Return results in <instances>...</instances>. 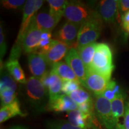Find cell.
I'll use <instances>...</instances> for the list:
<instances>
[{
    "mask_svg": "<svg viewBox=\"0 0 129 129\" xmlns=\"http://www.w3.org/2000/svg\"><path fill=\"white\" fill-rule=\"evenodd\" d=\"M63 16L67 21L80 25L93 19L100 18L95 10L79 1H68Z\"/></svg>",
    "mask_w": 129,
    "mask_h": 129,
    "instance_id": "1",
    "label": "cell"
},
{
    "mask_svg": "<svg viewBox=\"0 0 129 129\" xmlns=\"http://www.w3.org/2000/svg\"><path fill=\"white\" fill-rule=\"evenodd\" d=\"M114 69L112 53L109 46L105 43H98L92 62L88 69L111 78Z\"/></svg>",
    "mask_w": 129,
    "mask_h": 129,
    "instance_id": "2",
    "label": "cell"
},
{
    "mask_svg": "<svg viewBox=\"0 0 129 129\" xmlns=\"http://www.w3.org/2000/svg\"><path fill=\"white\" fill-rule=\"evenodd\" d=\"M102 22L100 18H97L82 24L79 30L75 48L95 43L101 34Z\"/></svg>",
    "mask_w": 129,
    "mask_h": 129,
    "instance_id": "3",
    "label": "cell"
},
{
    "mask_svg": "<svg viewBox=\"0 0 129 129\" xmlns=\"http://www.w3.org/2000/svg\"><path fill=\"white\" fill-rule=\"evenodd\" d=\"M25 95L26 99L35 106L44 105L49 98L48 90L40 79L31 77L25 84Z\"/></svg>",
    "mask_w": 129,
    "mask_h": 129,
    "instance_id": "4",
    "label": "cell"
},
{
    "mask_svg": "<svg viewBox=\"0 0 129 129\" xmlns=\"http://www.w3.org/2000/svg\"><path fill=\"white\" fill-rule=\"evenodd\" d=\"M94 114L98 121L106 129H115L117 124L113 116L111 102L103 96H95Z\"/></svg>",
    "mask_w": 129,
    "mask_h": 129,
    "instance_id": "5",
    "label": "cell"
},
{
    "mask_svg": "<svg viewBox=\"0 0 129 129\" xmlns=\"http://www.w3.org/2000/svg\"><path fill=\"white\" fill-rule=\"evenodd\" d=\"M111 81V77L88 69L84 81L81 85L91 91L95 96H100L107 88Z\"/></svg>",
    "mask_w": 129,
    "mask_h": 129,
    "instance_id": "6",
    "label": "cell"
},
{
    "mask_svg": "<svg viewBox=\"0 0 129 129\" xmlns=\"http://www.w3.org/2000/svg\"><path fill=\"white\" fill-rule=\"evenodd\" d=\"M43 1L41 0H28L26 1L23 9V18L19 30L16 44L21 46V40L24 34L28 28L32 17L37 13V11L41 7Z\"/></svg>",
    "mask_w": 129,
    "mask_h": 129,
    "instance_id": "7",
    "label": "cell"
},
{
    "mask_svg": "<svg viewBox=\"0 0 129 129\" xmlns=\"http://www.w3.org/2000/svg\"><path fill=\"white\" fill-rule=\"evenodd\" d=\"M81 26L67 21L57 30L54 37L56 40L64 43L70 48H75Z\"/></svg>",
    "mask_w": 129,
    "mask_h": 129,
    "instance_id": "8",
    "label": "cell"
},
{
    "mask_svg": "<svg viewBox=\"0 0 129 129\" xmlns=\"http://www.w3.org/2000/svg\"><path fill=\"white\" fill-rule=\"evenodd\" d=\"M43 31L38 29L35 26L32 20L28 28L26 30L22 40L21 46L22 49L26 53H29L37 52L41 40V35Z\"/></svg>",
    "mask_w": 129,
    "mask_h": 129,
    "instance_id": "9",
    "label": "cell"
},
{
    "mask_svg": "<svg viewBox=\"0 0 129 129\" xmlns=\"http://www.w3.org/2000/svg\"><path fill=\"white\" fill-rule=\"evenodd\" d=\"M119 1L103 0L99 1L95 11L102 21L108 23H114L118 16Z\"/></svg>",
    "mask_w": 129,
    "mask_h": 129,
    "instance_id": "10",
    "label": "cell"
},
{
    "mask_svg": "<svg viewBox=\"0 0 129 129\" xmlns=\"http://www.w3.org/2000/svg\"><path fill=\"white\" fill-rule=\"evenodd\" d=\"M70 48L68 45L62 42L53 39L48 49L41 54L44 56L48 63L51 67L54 63L60 62L63 58L65 57Z\"/></svg>",
    "mask_w": 129,
    "mask_h": 129,
    "instance_id": "11",
    "label": "cell"
},
{
    "mask_svg": "<svg viewBox=\"0 0 129 129\" xmlns=\"http://www.w3.org/2000/svg\"><path fill=\"white\" fill-rule=\"evenodd\" d=\"M64 60L73 70L81 84L83 83L86 77L87 69L76 48H71L64 57Z\"/></svg>",
    "mask_w": 129,
    "mask_h": 129,
    "instance_id": "12",
    "label": "cell"
},
{
    "mask_svg": "<svg viewBox=\"0 0 129 129\" xmlns=\"http://www.w3.org/2000/svg\"><path fill=\"white\" fill-rule=\"evenodd\" d=\"M28 66L33 77L41 79L47 72L48 66H50L46 59L39 53L35 52L28 54Z\"/></svg>",
    "mask_w": 129,
    "mask_h": 129,
    "instance_id": "13",
    "label": "cell"
},
{
    "mask_svg": "<svg viewBox=\"0 0 129 129\" xmlns=\"http://www.w3.org/2000/svg\"><path fill=\"white\" fill-rule=\"evenodd\" d=\"M40 80L48 90L49 101L56 99L60 95L63 94L62 92L63 80L53 71H49Z\"/></svg>",
    "mask_w": 129,
    "mask_h": 129,
    "instance_id": "14",
    "label": "cell"
},
{
    "mask_svg": "<svg viewBox=\"0 0 129 129\" xmlns=\"http://www.w3.org/2000/svg\"><path fill=\"white\" fill-rule=\"evenodd\" d=\"M60 19L61 17L53 16L50 12H40L37 13L31 20L38 29L51 32Z\"/></svg>",
    "mask_w": 129,
    "mask_h": 129,
    "instance_id": "15",
    "label": "cell"
},
{
    "mask_svg": "<svg viewBox=\"0 0 129 129\" xmlns=\"http://www.w3.org/2000/svg\"><path fill=\"white\" fill-rule=\"evenodd\" d=\"M47 108L56 112H69L78 109V105L68 95L63 94L56 99L48 101Z\"/></svg>",
    "mask_w": 129,
    "mask_h": 129,
    "instance_id": "16",
    "label": "cell"
},
{
    "mask_svg": "<svg viewBox=\"0 0 129 129\" xmlns=\"http://www.w3.org/2000/svg\"><path fill=\"white\" fill-rule=\"evenodd\" d=\"M51 67V70L55 72L63 81L78 80L71 68L66 62L60 61L54 63Z\"/></svg>",
    "mask_w": 129,
    "mask_h": 129,
    "instance_id": "17",
    "label": "cell"
},
{
    "mask_svg": "<svg viewBox=\"0 0 129 129\" xmlns=\"http://www.w3.org/2000/svg\"><path fill=\"white\" fill-rule=\"evenodd\" d=\"M6 67L13 78L21 84L26 83L25 74L19 63L18 59H9L6 63Z\"/></svg>",
    "mask_w": 129,
    "mask_h": 129,
    "instance_id": "18",
    "label": "cell"
},
{
    "mask_svg": "<svg viewBox=\"0 0 129 129\" xmlns=\"http://www.w3.org/2000/svg\"><path fill=\"white\" fill-rule=\"evenodd\" d=\"M17 115L24 116L20 109V103L17 99L12 104L3 106L0 109V122L3 123Z\"/></svg>",
    "mask_w": 129,
    "mask_h": 129,
    "instance_id": "19",
    "label": "cell"
},
{
    "mask_svg": "<svg viewBox=\"0 0 129 129\" xmlns=\"http://www.w3.org/2000/svg\"><path fill=\"white\" fill-rule=\"evenodd\" d=\"M97 44L98 43H91L87 46L76 48L79 56L84 64L87 70H88L91 66L93 56L94 55L95 51H96Z\"/></svg>",
    "mask_w": 129,
    "mask_h": 129,
    "instance_id": "20",
    "label": "cell"
},
{
    "mask_svg": "<svg viewBox=\"0 0 129 129\" xmlns=\"http://www.w3.org/2000/svg\"><path fill=\"white\" fill-rule=\"evenodd\" d=\"M124 99L123 93L121 92L111 102L112 114L117 125L119 123L120 118L124 114Z\"/></svg>",
    "mask_w": 129,
    "mask_h": 129,
    "instance_id": "21",
    "label": "cell"
},
{
    "mask_svg": "<svg viewBox=\"0 0 129 129\" xmlns=\"http://www.w3.org/2000/svg\"><path fill=\"white\" fill-rule=\"evenodd\" d=\"M50 7L49 12L53 16L61 17L63 16L64 10L68 1L66 0H48L47 1Z\"/></svg>",
    "mask_w": 129,
    "mask_h": 129,
    "instance_id": "22",
    "label": "cell"
},
{
    "mask_svg": "<svg viewBox=\"0 0 129 129\" xmlns=\"http://www.w3.org/2000/svg\"><path fill=\"white\" fill-rule=\"evenodd\" d=\"M68 95L78 105L93 99L90 93H88L87 91H86L82 87H80L78 90L69 93Z\"/></svg>",
    "mask_w": 129,
    "mask_h": 129,
    "instance_id": "23",
    "label": "cell"
},
{
    "mask_svg": "<svg viewBox=\"0 0 129 129\" xmlns=\"http://www.w3.org/2000/svg\"><path fill=\"white\" fill-rule=\"evenodd\" d=\"M17 89V84L16 81L13 78L9 73L3 74L1 78V82H0V91L9 90L15 91Z\"/></svg>",
    "mask_w": 129,
    "mask_h": 129,
    "instance_id": "24",
    "label": "cell"
},
{
    "mask_svg": "<svg viewBox=\"0 0 129 129\" xmlns=\"http://www.w3.org/2000/svg\"><path fill=\"white\" fill-rule=\"evenodd\" d=\"M121 92L122 91H121L118 85H117V84L114 81L111 80L107 88L102 95V96L111 102L115 99L117 95Z\"/></svg>",
    "mask_w": 129,
    "mask_h": 129,
    "instance_id": "25",
    "label": "cell"
},
{
    "mask_svg": "<svg viewBox=\"0 0 129 129\" xmlns=\"http://www.w3.org/2000/svg\"><path fill=\"white\" fill-rule=\"evenodd\" d=\"M81 84L78 80L72 81H63L62 84V94H69L81 87Z\"/></svg>",
    "mask_w": 129,
    "mask_h": 129,
    "instance_id": "26",
    "label": "cell"
},
{
    "mask_svg": "<svg viewBox=\"0 0 129 129\" xmlns=\"http://www.w3.org/2000/svg\"><path fill=\"white\" fill-rule=\"evenodd\" d=\"M48 129H82L72 125L69 121L64 120L52 121L48 122Z\"/></svg>",
    "mask_w": 129,
    "mask_h": 129,
    "instance_id": "27",
    "label": "cell"
},
{
    "mask_svg": "<svg viewBox=\"0 0 129 129\" xmlns=\"http://www.w3.org/2000/svg\"><path fill=\"white\" fill-rule=\"evenodd\" d=\"M25 0H3L1 1V4L7 9L17 10L20 9L25 4Z\"/></svg>",
    "mask_w": 129,
    "mask_h": 129,
    "instance_id": "28",
    "label": "cell"
},
{
    "mask_svg": "<svg viewBox=\"0 0 129 129\" xmlns=\"http://www.w3.org/2000/svg\"><path fill=\"white\" fill-rule=\"evenodd\" d=\"M78 109L82 112L87 114H94V100L86 102L78 105Z\"/></svg>",
    "mask_w": 129,
    "mask_h": 129,
    "instance_id": "29",
    "label": "cell"
},
{
    "mask_svg": "<svg viewBox=\"0 0 129 129\" xmlns=\"http://www.w3.org/2000/svg\"><path fill=\"white\" fill-rule=\"evenodd\" d=\"M7 50L6 41L5 39V34L2 26L0 27V53H1V62L2 61V57H4Z\"/></svg>",
    "mask_w": 129,
    "mask_h": 129,
    "instance_id": "30",
    "label": "cell"
},
{
    "mask_svg": "<svg viewBox=\"0 0 129 129\" xmlns=\"http://www.w3.org/2000/svg\"><path fill=\"white\" fill-rule=\"evenodd\" d=\"M123 125L125 129H129V98L125 102L124 104Z\"/></svg>",
    "mask_w": 129,
    "mask_h": 129,
    "instance_id": "31",
    "label": "cell"
},
{
    "mask_svg": "<svg viewBox=\"0 0 129 129\" xmlns=\"http://www.w3.org/2000/svg\"><path fill=\"white\" fill-rule=\"evenodd\" d=\"M17 99V94L16 93L11 96L7 97V98H1V107L12 104Z\"/></svg>",
    "mask_w": 129,
    "mask_h": 129,
    "instance_id": "32",
    "label": "cell"
},
{
    "mask_svg": "<svg viewBox=\"0 0 129 129\" xmlns=\"http://www.w3.org/2000/svg\"><path fill=\"white\" fill-rule=\"evenodd\" d=\"M119 9L121 13H123V15L125 13L129 11V0H120L119 1Z\"/></svg>",
    "mask_w": 129,
    "mask_h": 129,
    "instance_id": "33",
    "label": "cell"
},
{
    "mask_svg": "<svg viewBox=\"0 0 129 129\" xmlns=\"http://www.w3.org/2000/svg\"><path fill=\"white\" fill-rule=\"evenodd\" d=\"M122 27L127 32H129V11L122 16Z\"/></svg>",
    "mask_w": 129,
    "mask_h": 129,
    "instance_id": "34",
    "label": "cell"
},
{
    "mask_svg": "<svg viewBox=\"0 0 129 129\" xmlns=\"http://www.w3.org/2000/svg\"><path fill=\"white\" fill-rule=\"evenodd\" d=\"M9 129H27V128L24 127L20 126V125H17V126H13L11 127V128H10Z\"/></svg>",
    "mask_w": 129,
    "mask_h": 129,
    "instance_id": "35",
    "label": "cell"
},
{
    "mask_svg": "<svg viewBox=\"0 0 129 129\" xmlns=\"http://www.w3.org/2000/svg\"><path fill=\"white\" fill-rule=\"evenodd\" d=\"M115 129H125V128H124V127L123 125H121V124H120V123H118V124H117Z\"/></svg>",
    "mask_w": 129,
    "mask_h": 129,
    "instance_id": "36",
    "label": "cell"
}]
</instances>
